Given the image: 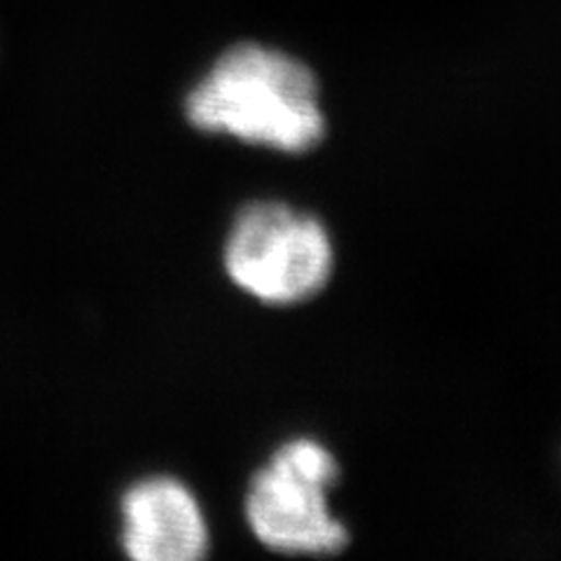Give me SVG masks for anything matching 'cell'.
<instances>
[{
    "instance_id": "6da1fadb",
    "label": "cell",
    "mask_w": 561,
    "mask_h": 561,
    "mask_svg": "<svg viewBox=\"0 0 561 561\" xmlns=\"http://www.w3.org/2000/svg\"><path fill=\"white\" fill-rule=\"evenodd\" d=\"M192 127L241 144L300 154L325 136L319 80L286 51L241 43L210 66L187 94Z\"/></svg>"
},
{
    "instance_id": "7a4b0ae2",
    "label": "cell",
    "mask_w": 561,
    "mask_h": 561,
    "mask_svg": "<svg viewBox=\"0 0 561 561\" xmlns=\"http://www.w3.org/2000/svg\"><path fill=\"white\" fill-rule=\"evenodd\" d=\"M335 270L325 225L284 202L245 204L225 241V272L262 305L288 307L319 295Z\"/></svg>"
},
{
    "instance_id": "3957f363",
    "label": "cell",
    "mask_w": 561,
    "mask_h": 561,
    "mask_svg": "<svg viewBox=\"0 0 561 561\" xmlns=\"http://www.w3.org/2000/svg\"><path fill=\"white\" fill-rule=\"evenodd\" d=\"M340 463L313 437L280 445L245 491V522L262 546L280 554H337L348 531L330 511Z\"/></svg>"
},
{
    "instance_id": "277c9868",
    "label": "cell",
    "mask_w": 561,
    "mask_h": 561,
    "mask_svg": "<svg viewBox=\"0 0 561 561\" xmlns=\"http://www.w3.org/2000/svg\"><path fill=\"white\" fill-rule=\"evenodd\" d=\"M122 548L138 561H197L208 524L192 491L173 478L134 484L122 499Z\"/></svg>"
}]
</instances>
